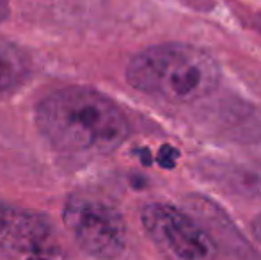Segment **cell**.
I'll list each match as a JSON object with an SVG mask.
<instances>
[{"label":"cell","instance_id":"6","mask_svg":"<svg viewBox=\"0 0 261 260\" xmlns=\"http://www.w3.org/2000/svg\"><path fill=\"white\" fill-rule=\"evenodd\" d=\"M29 54L18 45L0 41V97L13 93L31 77Z\"/></svg>","mask_w":261,"mask_h":260},{"label":"cell","instance_id":"4","mask_svg":"<svg viewBox=\"0 0 261 260\" xmlns=\"http://www.w3.org/2000/svg\"><path fill=\"white\" fill-rule=\"evenodd\" d=\"M146 235L167 260H215L219 248L190 216L169 203H148L141 212Z\"/></svg>","mask_w":261,"mask_h":260},{"label":"cell","instance_id":"2","mask_svg":"<svg viewBox=\"0 0 261 260\" xmlns=\"http://www.w3.org/2000/svg\"><path fill=\"white\" fill-rule=\"evenodd\" d=\"M135 91L172 105L208 98L220 84V64L210 52L189 43H160L137 52L126 66Z\"/></svg>","mask_w":261,"mask_h":260},{"label":"cell","instance_id":"3","mask_svg":"<svg viewBox=\"0 0 261 260\" xmlns=\"http://www.w3.org/2000/svg\"><path fill=\"white\" fill-rule=\"evenodd\" d=\"M62 223L89 257L114 260L126 250V221L119 208L101 198L71 195L62 210Z\"/></svg>","mask_w":261,"mask_h":260},{"label":"cell","instance_id":"5","mask_svg":"<svg viewBox=\"0 0 261 260\" xmlns=\"http://www.w3.org/2000/svg\"><path fill=\"white\" fill-rule=\"evenodd\" d=\"M0 257L59 260L61 244L48 216L0 201Z\"/></svg>","mask_w":261,"mask_h":260},{"label":"cell","instance_id":"8","mask_svg":"<svg viewBox=\"0 0 261 260\" xmlns=\"http://www.w3.org/2000/svg\"><path fill=\"white\" fill-rule=\"evenodd\" d=\"M252 233H254V237L261 243V212L252 219Z\"/></svg>","mask_w":261,"mask_h":260},{"label":"cell","instance_id":"1","mask_svg":"<svg viewBox=\"0 0 261 260\" xmlns=\"http://www.w3.org/2000/svg\"><path fill=\"white\" fill-rule=\"evenodd\" d=\"M36 125L57 152L71 157L110 155L130 135V122L119 105L84 86L62 87L43 98Z\"/></svg>","mask_w":261,"mask_h":260},{"label":"cell","instance_id":"7","mask_svg":"<svg viewBox=\"0 0 261 260\" xmlns=\"http://www.w3.org/2000/svg\"><path fill=\"white\" fill-rule=\"evenodd\" d=\"M178 159H179V152L171 145H164L156 155L158 164H160L162 168H165V170H172V168H176Z\"/></svg>","mask_w":261,"mask_h":260},{"label":"cell","instance_id":"9","mask_svg":"<svg viewBox=\"0 0 261 260\" xmlns=\"http://www.w3.org/2000/svg\"><path fill=\"white\" fill-rule=\"evenodd\" d=\"M256 31L259 32V36H261V18L258 20V23H256Z\"/></svg>","mask_w":261,"mask_h":260}]
</instances>
